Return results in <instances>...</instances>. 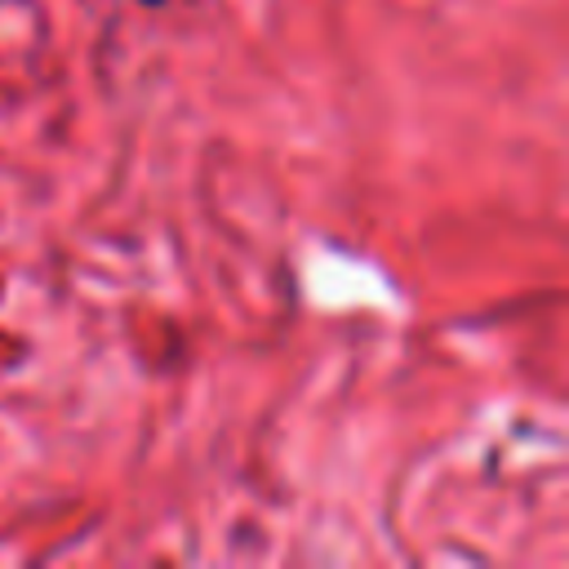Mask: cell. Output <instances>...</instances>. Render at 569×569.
I'll return each instance as SVG.
<instances>
[{
  "instance_id": "1",
  "label": "cell",
  "mask_w": 569,
  "mask_h": 569,
  "mask_svg": "<svg viewBox=\"0 0 569 569\" xmlns=\"http://www.w3.org/2000/svg\"><path fill=\"white\" fill-rule=\"evenodd\" d=\"M138 4H147V9H164L169 0H138Z\"/></svg>"
}]
</instances>
